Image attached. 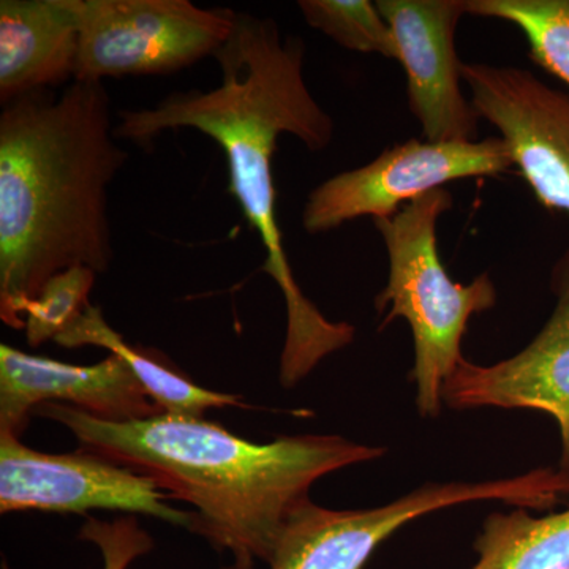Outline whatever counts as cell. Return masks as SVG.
<instances>
[{"label":"cell","mask_w":569,"mask_h":569,"mask_svg":"<svg viewBox=\"0 0 569 569\" xmlns=\"http://www.w3.org/2000/svg\"><path fill=\"white\" fill-rule=\"evenodd\" d=\"M567 497L569 477L546 467L492 481L430 482L372 509L336 511L307 500L284 522L269 569H362L385 539L430 512L489 500L545 511Z\"/></svg>","instance_id":"obj_5"},{"label":"cell","mask_w":569,"mask_h":569,"mask_svg":"<svg viewBox=\"0 0 569 569\" xmlns=\"http://www.w3.org/2000/svg\"><path fill=\"white\" fill-rule=\"evenodd\" d=\"M236 13L189 0H82L73 81L189 69L230 39Z\"/></svg>","instance_id":"obj_6"},{"label":"cell","mask_w":569,"mask_h":569,"mask_svg":"<svg viewBox=\"0 0 569 569\" xmlns=\"http://www.w3.org/2000/svg\"><path fill=\"white\" fill-rule=\"evenodd\" d=\"M33 413L61 422L84 451L132 468L192 505V531L246 565L268 563L284 522L310 500L318 479L387 452L339 436L279 437L257 445L204 418L164 411L116 422L47 402Z\"/></svg>","instance_id":"obj_3"},{"label":"cell","mask_w":569,"mask_h":569,"mask_svg":"<svg viewBox=\"0 0 569 569\" xmlns=\"http://www.w3.org/2000/svg\"><path fill=\"white\" fill-rule=\"evenodd\" d=\"M307 24L331 37L340 47L358 52L399 56L391 26L369 0H301L298 3Z\"/></svg>","instance_id":"obj_17"},{"label":"cell","mask_w":569,"mask_h":569,"mask_svg":"<svg viewBox=\"0 0 569 569\" xmlns=\"http://www.w3.org/2000/svg\"><path fill=\"white\" fill-rule=\"evenodd\" d=\"M471 569H569V508L535 516L523 508L493 512L475 541Z\"/></svg>","instance_id":"obj_15"},{"label":"cell","mask_w":569,"mask_h":569,"mask_svg":"<svg viewBox=\"0 0 569 569\" xmlns=\"http://www.w3.org/2000/svg\"><path fill=\"white\" fill-rule=\"evenodd\" d=\"M467 11L511 22L526 37L531 61L569 86V0H467Z\"/></svg>","instance_id":"obj_16"},{"label":"cell","mask_w":569,"mask_h":569,"mask_svg":"<svg viewBox=\"0 0 569 569\" xmlns=\"http://www.w3.org/2000/svg\"><path fill=\"white\" fill-rule=\"evenodd\" d=\"M452 208L447 189L433 190L403 206L388 219H377L389 258L387 287L376 298L378 313L388 309L381 328L403 318L415 343L410 380L417 385V407L425 418L440 415L443 385L463 361L468 321L497 305L488 272L473 282H455L441 263L437 224Z\"/></svg>","instance_id":"obj_4"},{"label":"cell","mask_w":569,"mask_h":569,"mask_svg":"<svg viewBox=\"0 0 569 569\" xmlns=\"http://www.w3.org/2000/svg\"><path fill=\"white\" fill-rule=\"evenodd\" d=\"M213 59L222 73L217 88L173 92L156 107L119 111L114 133L146 148L167 130L194 129L220 146L230 192L266 249L261 269L279 284L287 305L280 378L291 388L326 356L350 346L355 328L329 321L296 282L277 220L272 157L283 133L310 151H323L335 122L307 88L305 43L282 39L271 18L236 13L233 32Z\"/></svg>","instance_id":"obj_1"},{"label":"cell","mask_w":569,"mask_h":569,"mask_svg":"<svg viewBox=\"0 0 569 569\" xmlns=\"http://www.w3.org/2000/svg\"><path fill=\"white\" fill-rule=\"evenodd\" d=\"M54 342L66 348L100 347L119 356L164 413L203 418L209 408L244 407L238 396L198 387L173 367L160 361L159 355L127 343L107 323L100 307H86L81 316L56 337Z\"/></svg>","instance_id":"obj_14"},{"label":"cell","mask_w":569,"mask_h":569,"mask_svg":"<svg viewBox=\"0 0 569 569\" xmlns=\"http://www.w3.org/2000/svg\"><path fill=\"white\" fill-rule=\"evenodd\" d=\"M407 73L410 110L432 142L473 141L479 114L460 89L455 36L467 0H378Z\"/></svg>","instance_id":"obj_10"},{"label":"cell","mask_w":569,"mask_h":569,"mask_svg":"<svg viewBox=\"0 0 569 569\" xmlns=\"http://www.w3.org/2000/svg\"><path fill=\"white\" fill-rule=\"evenodd\" d=\"M253 565H246V563H238V561H234L233 567L224 568V569H252Z\"/></svg>","instance_id":"obj_20"},{"label":"cell","mask_w":569,"mask_h":569,"mask_svg":"<svg viewBox=\"0 0 569 569\" xmlns=\"http://www.w3.org/2000/svg\"><path fill=\"white\" fill-rule=\"evenodd\" d=\"M67 403L107 421L160 413L132 369L110 355L96 366H73L0 346V433L20 437L41 403Z\"/></svg>","instance_id":"obj_12"},{"label":"cell","mask_w":569,"mask_h":569,"mask_svg":"<svg viewBox=\"0 0 569 569\" xmlns=\"http://www.w3.org/2000/svg\"><path fill=\"white\" fill-rule=\"evenodd\" d=\"M156 481L132 468L80 449L47 455L0 433V512L40 509L84 515L89 509L137 512L192 530L193 515L167 503Z\"/></svg>","instance_id":"obj_8"},{"label":"cell","mask_w":569,"mask_h":569,"mask_svg":"<svg viewBox=\"0 0 569 569\" xmlns=\"http://www.w3.org/2000/svg\"><path fill=\"white\" fill-rule=\"evenodd\" d=\"M557 305L530 346L492 366L463 359L443 385V403L470 408H529L559 425V470L569 477V250L553 269Z\"/></svg>","instance_id":"obj_11"},{"label":"cell","mask_w":569,"mask_h":569,"mask_svg":"<svg viewBox=\"0 0 569 569\" xmlns=\"http://www.w3.org/2000/svg\"><path fill=\"white\" fill-rule=\"evenodd\" d=\"M460 74L539 203L569 216V93L519 67L462 62Z\"/></svg>","instance_id":"obj_9"},{"label":"cell","mask_w":569,"mask_h":569,"mask_svg":"<svg viewBox=\"0 0 569 569\" xmlns=\"http://www.w3.org/2000/svg\"><path fill=\"white\" fill-rule=\"evenodd\" d=\"M515 167L500 137L482 141L410 140L387 149L373 162L320 183L307 198L302 224L326 233L370 216L388 219L403 206L458 179L507 173Z\"/></svg>","instance_id":"obj_7"},{"label":"cell","mask_w":569,"mask_h":569,"mask_svg":"<svg viewBox=\"0 0 569 569\" xmlns=\"http://www.w3.org/2000/svg\"><path fill=\"white\" fill-rule=\"evenodd\" d=\"M103 82L33 92L0 114V318L26 310L52 276L110 269L108 189L129 152L118 144Z\"/></svg>","instance_id":"obj_2"},{"label":"cell","mask_w":569,"mask_h":569,"mask_svg":"<svg viewBox=\"0 0 569 569\" xmlns=\"http://www.w3.org/2000/svg\"><path fill=\"white\" fill-rule=\"evenodd\" d=\"M82 0L0 2V102L74 80Z\"/></svg>","instance_id":"obj_13"},{"label":"cell","mask_w":569,"mask_h":569,"mask_svg":"<svg viewBox=\"0 0 569 569\" xmlns=\"http://www.w3.org/2000/svg\"><path fill=\"white\" fill-rule=\"evenodd\" d=\"M80 538L100 549L103 569H127L153 546L152 538L132 516H123L112 522L89 518L82 526Z\"/></svg>","instance_id":"obj_19"},{"label":"cell","mask_w":569,"mask_h":569,"mask_svg":"<svg viewBox=\"0 0 569 569\" xmlns=\"http://www.w3.org/2000/svg\"><path fill=\"white\" fill-rule=\"evenodd\" d=\"M97 272L88 266H74L52 276L26 310V337L31 347L54 340L86 309Z\"/></svg>","instance_id":"obj_18"}]
</instances>
